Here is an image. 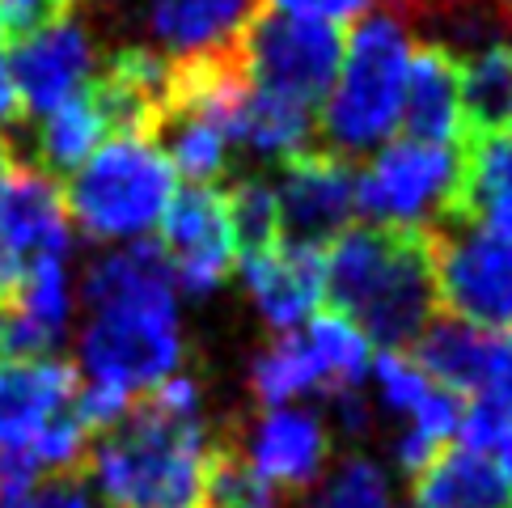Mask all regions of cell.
I'll return each mask as SVG.
<instances>
[{"label": "cell", "instance_id": "6da1fadb", "mask_svg": "<svg viewBox=\"0 0 512 508\" xmlns=\"http://www.w3.org/2000/svg\"><path fill=\"white\" fill-rule=\"evenodd\" d=\"M81 297L89 322L77 339V360L89 386L136 398L182 369L187 343L161 242L132 238L123 250L94 259Z\"/></svg>", "mask_w": 512, "mask_h": 508}, {"label": "cell", "instance_id": "7a4b0ae2", "mask_svg": "<svg viewBox=\"0 0 512 508\" xmlns=\"http://www.w3.org/2000/svg\"><path fill=\"white\" fill-rule=\"evenodd\" d=\"M212 432L136 394L85 449V479L106 508H204Z\"/></svg>", "mask_w": 512, "mask_h": 508}, {"label": "cell", "instance_id": "3957f363", "mask_svg": "<svg viewBox=\"0 0 512 508\" xmlns=\"http://www.w3.org/2000/svg\"><path fill=\"white\" fill-rule=\"evenodd\" d=\"M322 293L381 348L407 352L436 314L428 246L419 225L343 229L322 250Z\"/></svg>", "mask_w": 512, "mask_h": 508}, {"label": "cell", "instance_id": "277c9868", "mask_svg": "<svg viewBox=\"0 0 512 508\" xmlns=\"http://www.w3.org/2000/svg\"><path fill=\"white\" fill-rule=\"evenodd\" d=\"M411 39L394 13L356 17L352 34L343 39V64L335 89L318 115L322 149L356 161L360 153L386 144L402 115V89H407Z\"/></svg>", "mask_w": 512, "mask_h": 508}, {"label": "cell", "instance_id": "5b68a950", "mask_svg": "<svg viewBox=\"0 0 512 508\" xmlns=\"http://www.w3.org/2000/svg\"><path fill=\"white\" fill-rule=\"evenodd\" d=\"M174 199V170L166 153L144 136H106L77 170L68 174L64 208L94 242L144 238Z\"/></svg>", "mask_w": 512, "mask_h": 508}, {"label": "cell", "instance_id": "8992f818", "mask_svg": "<svg viewBox=\"0 0 512 508\" xmlns=\"http://www.w3.org/2000/svg\"><path fill=\"white\" fill-rule=\"evenodd\" d=\"M229 47L254 94L280 98L301 111H322L343 64V30L292 13L280 0H250L233 26Z\"/></svg>", "mask_w": 512, "mask_h": 508}, {"label": "cell", "instance_id": "52a82bcc", "mask_svg": "<svg viewBox=\"0 0 512 508\" xmlns=\"http://www.w3.org/2000/svg\"><path fill=\"white\" fill-rule=\"evenodd\" d=\"M428 246L436 310L483 331L512 326V238L474 225L462 212H436L419 225Z\"/></svg>", "mask_w": 512, "mask_h": 508}, {"label": "cell", "instance_id": "ba28073f", "mask_svg": "<svg viewBox=\"0 0 512 508\" xmlns=\"http://www.w3.org/2000/svg\"><path fill=\"white\" fill-rule=\"evenodd\" d=\"M462 144L390 140L369 170L356 174V212L373 225H424L457 204Z\"/></svg>", "mask_w": 512, "mask_h": 508}, {"label": "cell", "instance_id": "9c48e42d", "mask_svg": "<svg viewBox=\"0 0 512 508\" xmlns=\"http://www.w3.org/2000/svg\"><path fill=\"white\" fill-rule=\"evenodd\" d=\"M280 238L326 250L356 216V170L331 149H301L284 157L276 191Z\"/></svg>", "mask_w": 512, "mask_h": 508}, {"label": "cell", "instance_id": "30bf717a", "mask_svg": "<svg viewBox=\"0 0 512 508\" xmlns=\"http://www.w3.org/2000/svg\"><path fill=\"white\" fill-rule=\"evenodd\" d=\"M161 250L170 263V280L187 288L191 297H204L221 288L237 263L225 195L212 187H187L178 191L166 212H161Z\"/></svg>", "mask_w": 512, "mask_h": 508}, {"label": "cell", "instance_id": "8fae6325", "mask_svg": "<svg viewBox=\"0 0 512 508\" xmlns=\"http://www.w3.org/2000/svg\"><path fill=\"white\" fill-rule=\"evenodd\" d=\"M94 72V43H89V30L77 17H56L26 39H13L9 81L17 106H22V119H43L68 98H77L94 81Z\"/></svg>", "mask_w": 512, "mask_h": 508}, {"label": "cell", "instance_id": "7c38bea8", "mask_svg": "<svg viewBox=\"0 0 512 508\" xmlns=\"http://www.w3.org/2000/svg\"><path fill=\"white\" fill-rule=\"evenodd\" d=\"M81 373L56 356L0 360V453H26L77 407Z\"/></svg>", "mask_w": 512, "mask_h": 508}, {"label": "cell", "instance_id": "4fadbf2b", "mask_svg": "<svg viewBox=\"0 0 512 508\" xmlns=\"http://www.w3.org/2000/svg\"><path fill=\"white\" fill-rule=\"evenodd\" d=\"M415 365L428 373V381L453 390L457 398H479L483 390L512 377V348L496 331L432 314L415 339Z\"/></svg>", "mask_w": 512, "mask_h": 508}, {"label": "cell", "instance_id": "5bb4252c", "mask_svg": "<svg viewBox=\"0 0 512 508\" xmlns=\"http://www.w3.org/2000/svg\"><path fill=\"white\" fill-rule=\"evenodd\" d=\"M242 453L259 470V479H267L284 500H301L322 479L331 437H326V424L314 411L267 407L263 420L250 428V441Z\"/></svg>", "mask_w": 512, "mask_h": 508}, {"label": "cell", "instance_id": "9a60e30c", "mask_svg": "<svg viewBox=\"0 0 512 508\" xmlns=\"http://www.w3.org/2000/svg\"><path fill=\"white\" fill-rule=\"evenodd\" d=\"M68 208L64 187L39 166H13L0 174V242H5L26 271L39 259H64L68 254Z\"/></svg>", "mask_w": 512, "mask_h": 508}, {"label": "cell", "instance_id": "2e32d148", "mask_svg": "<svg viewBox=\"0 0 512 508\" xmlns=\"http://www.w3.org/2000/svg\"><path fill=\"white\" fill-rule=\"evenodd\" d=\"M402 123L411 140L462 144V56L441 43H415L402 89Z\"/></svg>", "mask_w": 512, "mask_h": 508}, {"label": "cell", "instance_id": "e0dca14e", "mask_svg": "<svg viewBox=\"0 0 512 508\" xmlns=\"http://www.w3.org/2000/svg\"><path fill=\"white\" fill-rule=\"evenodd\" d=\"M246 288L267 326L276 331H292L305 322L322 301V250L297 246V242H276L271 250L246 254Z\"/></svg>", "mask_w": 512, "mask_h": 508}, {"label": "cell", "instance_id": "ac0fdd59", "mask_svg": "<svg viewBox=\"0 0 512 508\" xmlns=\"http://www.w3.org/2000/svg\"><path fill=\"white\" fill-rule=\"evenodd\" d=\"M407 487L415 508H512L504 470L491 453L470 445H445Z\"/></svg>", "mask_w": 512, "mask_h": 508}, {"label": "cell", "instance_id": "d6986e66", "mask_svg": "<svg viewBox=\"0 0 512 508\" xmlns=\"http://www.w3.org/2000/svg\"><path fill=\"white\" fill-rule=\"evenodd\" d=\"M453 212L512 238V127L462 140V187Z\"/></svg>", "mask_w": 512, "mask_h": 508}, {"label": "cell", "instance_id": "ffe728a7", "mask_svg": "<svg viewBox=\"0 0 512 508\" xmlns=\"http://www.w3.org/2000/svg\"><path fill=\"white\" fill-rule=\"evenodd\" d=\"M250 0H149V26L170 56H191L225 43Z\"/></svg>", "mask_w": 512, "mask_h": 508}, {"label": "cell", "instance_id": "44dd1931", "mask_svg": "<svg viewBox=\"0 0 512 508\" xmlns=\"http://www.w3.org/2000/svg\"><path fill=\"white\" fill-rule=\"evenodd\" d=\"M106 140V119L98 111L89 85L77 98H68L56 111H47L39 119V132H34V161H39L43 174H72L81 161Z\"/></svg>", "mask_w": 512, "mask_h": 508}, {"label": "cell", "instance_id": "7402d4cb", "mask_svg": "<svg viewBox=\"0 0 512 508\" xmlns=\"http://www.w3.org/2000/svg\"><path fill=\"white\" fill-rule=\"evenodd\" d=\"M462 140L512 127V43L483 47L462 60Z\"/></svg>", "mask_w": 512, "mask_h": 508}, {"label": "cell", "instance_id": "603a6c76", "mask_svg": "<svg viewBox=\"0 0 512 508\" xmlns=\"http://www.w3.org/2000/svg\"><path fill=\"white\" fill-rule=\"evenodd\" d=\"M309 360L318 369L322 394H339V390H356L360 377L369 373V335L360 326L339 314V310H322L309 322V331L301 335Z\"/></svg>", "mask_w": 512, "mask_h": 508}, {"label": "cell", "instance_id": "cb8c5ba5", "mask_svg": "<svg viewBox=\"0 0 512 508\" xmlns=\"http://www.w3.org/2000/svg\"><path fill=\"white\" fill-rule=\"evenodd\" d=\"M250 390H254V398H259L263 407H288L292 398H301L309 390H322L305 339L301 335H280L276 343H271V348L254 360Z\"/></svg>", "mask_w": 512, "mask_h": 508}, {"label": "cell", "instance_id": "d4e9b609", "mask_svg": "<svg viewBox=\"0 0 512 508\" xmlns=\"http://www.w3.org/2000/svg\"><path fill=\"white\" fill-rule=\"evenodd\" d=\"M225 212H229V233H233V250L242 254H259L271 250L280 238V208H276V191L259 178L233 183L225 191Z\"/></svg>", "mask_w": 512, "mask_h": 508}, {"label": "cell", "instance_id": "484cf974", "mask_svg": "<svg viewBox=\"0 0 512 508\" xmlns=\"http://www.w3.org/2000/svg\"><path fill=\"white\" fill-rule=\"evenodd\" d=\"M301 508H394L386 475L369 458H347Z\"/></svg>", "mask_w": 512, "mask_h": 508}, {"label": "cell", "instance_id": "4316f807", "mask_svg": "<svg viewBox=\"0 0 512 508\" xmlns=\"http://www.w3.org/2000/svg\"><path fill=\"white\" fill-rule=\"evenodd\" d=\"M0 508H98V496L89 487L85 470H43L26 487L0 496Z\"/></svg>", "mask_w": 512, "mask_h": 508}, {"label": "cell", "instance_id": "83f0119b", "mask_svg": "<svg viewBox=\"0 0 512 508\" xmlns=\"http://www.w3.org/2000/svg\"><path fill=\"white\" fill-rule=\"evenodd\" d=\"M369 369L377 373V394L394 415H415V407L428 398L432 381L428 373L415 365L411 352H398V348H381L377 360H369Z\"/></svg>", "mask_w": 512, "mask_h": 508}, {"label": "cell", "instance_id": "f1b7e54d", "mask_svg": "<svg viewBox=\"0 0 512 508\" xmlns=\"http://www.w3.org/2000/svg\"><path fill=\"white\" fill-rule=\"evenodd\" d=\"M280 5H284V9H292V13L318 17V22L343 26V22H356V17L369 13L373 0H280Z\"/></svg>", "mask_w": 512, "mask_h": 508}, {"label": "cell", "instance_id": "f546056e", "mask_svg": "<svg viewBox=\"0 0 512 508\" xmlns=\"http://www.w3.org/2000/svg\"><path fill=\"white\" fill-rule=\"evenodd\" d=\"M9 30H5V17H0V123H26L22 119V106H17V94H13V81H9Z\"/></svg>", "mask_w": 512, "mask_h": 508}, {"label": "cell", "instance_id": "4dcf8cb0", "mask_svg": "<svg viewBox=\"0 0 512 508\" xmlns=\"http://www.w3.org/2000/svg\"><path fill=\"white\" fill-rule=\"evenodd\" d=\"M386 5V13H394L398 22H419V26H428L432 22V13L445 5V0H381Z\"/></svg>", "mask_w": 512, "mask_h": 508}, {"label": "cell", "instance_id": "1f68e13d", "mask_svg": "<svg viewBox=\"0 0 512 508\" xmlns=\"http://www.w3.org/2000/svg\"><path fill=\"white\" fill-rule=\"evenodd\" d=\"M22 276H26V263L17 259V254H13L5 242H0V301H9V297L17 293Z\"/></svg>", "mask_w": 512, "mask_h": 508}, {"label": "cell", "instance_id": "d6a6232c", "mask_svg": "<svg viewBox=\"0 0 512 508\" xmlns=\"http://www.w3.org/2000/svg\"><path fill=\"white\" fill-rule=\"evenodd\" d=\"M491 458H496V466L504 470V479L512 483V428H508L504 437L496 441V449H491Z\"/></svg>", "mask_w": 512, "mask_h": 508}, {"label": "cell", "instance_id": "836d02e7", "mask_svg": "<svg viewBox=\"0 0 512 508\" xmlns=\"http://www.w3.org/2000/svg\"><path fill=\"white\" fill-rule=\"evenodd\" d=\"M9 166H13V149H9V140L0 136V174H5Z\"/></svg>", "mask_w": 512, "mask_h": 508}, {"label": "cell", "instance_id": "e575fe53", "mask_svg": "<svg viewBox=\"0 0 512 508\" xmlns=\"http://www.w3.org/2000/svg\"><path fill=\"white\" fill-rule=\"evenodd\" d=\"M47 5H51V9H56V13H64V17H68V13H72V9H77V5H85V0H47Z\"/></svg>", "mask_w": 512, "mask_h": 508}, {"label": "cell", "instance_id": "d590c367", "mask_svg": "<svg viewBox=\"0 0 512 508\" xmlns=\"http://www.w3.org/2000/svg\"><path fill=\"white\" fill-rule=\"evenodd\" d=\"M508 348H512V343H508Z\"/></svg>", "mask_w": 512, "mask_h": 508}]
</instances>
